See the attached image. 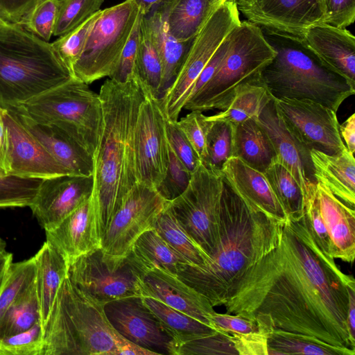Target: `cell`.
I'll list each match as a JSON object with an SVG mask.
<instances>
[{"label": "cell", "instance_id": "cell-59", "mask_svg": "<svg viewBox=\"0 0 355 355\" xmlns=\"http://www.w3.org/2000/svg\"><path fill=\"white\" fill-rule=\"evenodd\" d=\"M341 138L345 146L352 153L355 152V114L353 113L346 121L339 125Z\"/></svg>", "mask_w": 355, "mask_h": 355}, {"label": "cell", "instance_id": "cell-64", "mask_svg": "<svg viewBox=\"0 0 355 355\" xmlns=\"http://www.w3.org/2000/svg\"><path fill=\"white\" fill-rule=\"evenodd\" d=\"M6 22L1 17H0V23Z\"/></svg>", "mask_w": 355, "mask_h": 355}, {"label": "cell", "instance_id": "cell-8", "mask_svg": "<svg viewBox=\"0 0 355 355\" xmlns=\"http://www.w3.org/2000/svg\"><path fill=\"white\" fill-rule=\"evenodd\" d=\"M36 121L58 123L92 157L102 124L98 94L75 78L16 106Z\"/></svg>", "mask_w": 355, "mask_h": 355}, {"label": "cell", "instance_id": "cell-52", "mask_svg": "<svg viewBox=\"0 0 355 355\" xmlns=\"http://www.w3.org/2000/svg\"><path fill=\"white\" fill-rule=\"evenodd\" d=\"M143 15L140 11L132 31L122 51L116 69L109 78L118 82H125L134 77L139 42L140 25Z\"/></svg>", "mask_w": 355, "mask_h": 355}, {"label": "cell", "instance_id": "cell-54", "mask_svg": "<svg viewBox=\"0 0 355 355\" xmlns=\"http://www.w3.org/2000/svg\"><path fill=\"white\" fill-rule=\"evenodd\" d=\"M326 23L347 28L354 22L355 0H323Z\"/></svg>", "mask_w": 355, "mask_h": 355}, {"label": "cell", "instance_id": "cell-37", "mask_svg": "<svg viewBox=\"0 0 355 355\" xmlns=\"http://www.w3.org/2000/svg\"><path fill=\"white\" fill-rule=\"evenodd\" d=\"M288 220L297 221L304 216V198L301 188L291 173L275 161L263 172Z\"/></svg>", "mask_w": 355, "mask_h": 355}, {"label": "cell", "instance_id": "cell-58", "mask_svg": "<svg viewBox=\"0 0 355 355\" xmlns=\"http://www.w3.org/2000/svg\"><path fill=\"white\" fill-rule=\"evenodd\" d=\"M4 108L0 105V178L9 175L8 170V137L3 120Z\"/></svg>", "mask_w": 355, "mask_h": 355}, {"label": "cell", "instance_id": "cell-1", "mask_svg": "<svg viewBox=\"0 0 355 355\" xmlns=\"http://www.w3.org/2000/svg\"><path fill=\"white\" fill-rule=\"evenodd\" d=\"M352 277L322 253L302 217L282 225L278 244L230 287L223 305L268 333H302L355 350L346 324Z\"/></svg>", "mask_w": 355, "mask_h": 355}, {"label": "cell", "instance_id": "cell-32", "mask_svg": "<svg viewBox=\"0 0 355 355\" xmlns=\"http://www.w3.org/2000/svg\"><path fill=\"white\" fill-rule=\"evenodd\" d=\"M141 297L144 305L159 322L162 329L172 339L174 348L180 344L217 331L212 327L158 300L148 297Z\"/></svg>", "mask_w": 355, "mask_h": 355}, {"label": "cell", "instance_id": "cell-13", "mask_svg": "<svg viewBox=\"0 0 355 355\" xmlns=\"http://www.w3.org/2000/svg\"><path fill=\"white\" fill-rule=\"evenodd\" d=\"M140 275L139 268L129 256L119 263H113L104 259L101 248L76 259L67 272L73 285L103 304L141 297Z\"/></svg>", "mask_w": 355, "mask_h": 355}, {"label": "cell", "instance_id": "cell-33", "mask_svg": "<svg viewBox=\"0 0 355 355\" xmlns=\"http://www.w3.org/2000/svg\"><path fill=\"white\" fill-rule=\"evenodd\" d=\"M272 98L259 78L238 87L224 110L207 117L211 121H223L236 126L249 119H257Z\"/></svg>", "mask_w": 355, "mask_h": 355}, {"label": "cell", "instance_id": "cell-14", "mask_svg": "<svg viewBox=\"0 0 355 355\" xmlns=\"http://www.w3.org/2000/svg\"><path fill=\"white\" fill-rule=\"evenodd\" d=\"M140 86L144 99L134 132L135 174L137 182L157 189L165 178L168 165L166 116L159 98L147 87Z\"/></svg>", "mask_w": 355, "mask_h": 355}, {"label": "cell", "instance_id": "cell-11", "mask_svg": "<svg viewBox=\"0 0 355 355\" xmlns=\"http://www.w3.org/2000/svg\"><path fill=\"white\" fill-rule=\"evenodd\" d=\"M223 187L222 172L200 163L184 191L168 203L181 226L209 257L219 241Z\"/></svg>", "mask_w": 355, "mask_h": 355}, {"label": "cell", "instance_id": "cell-23", "mask_svg": "<svg viewBox=\"0 0 355 355\" xmlns=\"http://www.w3.org/2000/svg\"><path fill=\"white\" fill-rule=\"evenodd\" d=\"M45 233L46 241L57 249L68 266L80 257L101 248V237L91 196Z\"/></svg>", "mask_w": 355, "mask_h": 355}, {"label": "cell", "instance_id": "cell-35", "mask_svg": "<svg viewBox=\"0 0 355 355\" xmlns=\"http://www.w3.org/2000/svg\"><path fill=\"white\" fill-rule=\"evenodd\" d=\"M268 355H354L355 350L336 347L302 334L272 329L268 335Z\"/></svg>", "mask_w": 355, "mask_h": 355}, {"label": "cell", "instance_id": "cell-10", "mask_svg": "<svg viewBox=\"0 0 355 355\" xmlns=\"http://www.w3.org/2000/svg\"><path fill=\"white\" fill-rule=\"evenodd\" d=\"M240 23L234 2L222 3L209 15L192 40L175 79L159 98L168 119L178 121L200 73L222 42Z\"/></svg>", "mask_w": 355, "mask_h": 355}, {"label": "cell", "instance_id": "cell-21", "mask_svg": "<svg viewBox=\"0 0 355 355\" xmlns=\"http://www.w3.org/2000/svg\"><path fill=\"white\" fill-rule=\"evenodd\" d=\"M140 272L141 297L158 300L211 327L209 318L215 311L214 307L177 275L158 268Z\"/></svg>", "mask_w": 355, "mask_h": 355}, {"label": "cell", "instance_id": "cell-26", "mask_svg": "<svg viewBox=\"0 0 355 355\" xmlns=\"http://www.w3.org/2000/svg\"><path fill=\"white\" fill-rule=\"evenodd\" d=\"M316 196L331 242L334 259L353 263L355 257V210L324 184L316 183Z\"/></svg>", "mask_w": 355, "mask_h": 355}, {"label": "cell", "instance_id": "cell-38", "mask_svg": "<svg viewBox=\"0 0 355 355\" xmlns=\"http://www.w3.org/2000/svg\"><path fill=\"white\" fill-rule=\"evenodd\" d=\"M134 76L156 96H162V66L143 15Z\"/></svg>", "mask_w": 355, "mask_h": 355}, {"label": "cell", "instance_id": "cell-18", "mask_svg": "<svg viewBox=\"0 0 355 355\" xmlns=\"http://www.w3.org/2000/svg\"><path fill=\"white\" fill-rule=\"evenodd\" d=\"M104 309L112 327L123 338L157 355H173L172 339L162 329L141 297L110 302Z\"/></svg>", "mask_w": 355, "mask_h": 355}, {"label": "cell", "instance_id": "cell-36", "mask_svg": "<svg viewBox=\"0 0 355 355\" xmlns=\"http://www.w3.org/2000/svg\"><path fill=\"white\" fill-rule=\"evenodd\" d=\"M153 229L189 264L202 265L210 259L181 226L168 205L159 215Z\"/></svg>", "mask_w": 355, "mask_h": 355}, {"label": "cell", "instance_id": "cell-24", "mask_svg": "<svg viewBox=\"0 0 355 355\" xmlns=\"http://www.w3.org/2000/svg\"><path fill=\"white\" fill-rule=\"evenodd\" d=\"M301 38L324 66L355 86V37L349 31L319 23L307 28Z\"/></svg>", "mask_w": 355, "mask_h": 355}, {"label": "cell", "instance_id": "cell-47", "mask_svg": "<svg viewBox=\"0 0 355 355\" xmlns=\"http://www.w3.org/2000/svg\"><path fill=\"white\" fill-rule=\"evenodd\" d=\"M197 153L201 163L205 164L207 159V136L211 125L207 116L198 110H192L177 121Z\"/></svg>", "mask_w": 355, "mask_h": 355}, {"label": "cell", "instance_id": "cell-19", "mask_svg": "<svg viewBox=\"0 0 355 355\" xmlns=\"http://www.w3.org/2000/svg\"><path fill=\"white\" fill-rule=\"evenodd\" d=\"M3 116L8 137V175L36 179L70 175L9 110L4 108Z\"/></svg>", "mask_w": 355, "mask_h": 355}, {"label": "cell", "instance_id": "cell-20", "mask_svg": "<svg viewBox=\"0 0 355 355\" xmlns=\"http://www.w3.org/2000/svg\"><path fill=\"white\" fill-rule=\"evenodd\" d=\"M256 121L268 136L276 154L277 162L293 176L304 198L317 183L311 150L290 134L277 111L273 97L263 108Z\"/></svg>", "mask_w": 355, "mask_h": 355}, {"label": "cell", "instance_id": "cell-12", "mask_svg": "<svg viewBox=\"0 0 355 355\" xmlns=\"http://www.w3.org/2000/svg\"><path fill=\"white\" fill-rule=\"evenodd\" d=\"M168 203L155 188L137 182L103 235L101 250L104 259L116 264L122 261L136 240L146 231L153 229Z\"/></svg>", "mask_w": 355, "mask_h": 355}, {"label": "cell", "instance_id": "cell-3", "mask_svg": "<svg viewBox=\"0 0 355 355\" xmlns=\"http://www.w3.org/2000/svg\"><path fill=\"white\" fill-rule=\"evenodd\" d=\"M99 97L102 124L93 155L94 187L91 196L101 239L112 216L137 182L134 132L144 93L136 76L125 82L108 78Z\"/></svg>", "mask_w": 355, "mask_h": 355}, {"label": "cell", "instance_id": "cell-45", "mask_svg": "<svg viewBox=\"0 0 355 355\" xmlns=\"http://www.w3.org/2000/svg\"><path fill=\"white\" fill-rule=\"evenodd\" d=\"M238 354L232 334L222 331L176 345L173 355Z\"/></svg>", "mask_w": 355, "mask_h": 355}, {"label": "cell", "instance_id": "cell-41", "mask_svg": "<svg viewBox=\"0 0 355 355\" xmlns=\"http://www.w3.org/2000/svg\"><path fill=\"white\" fill-rule=\"evenodd\" d=\"M34 257L12 262L0 288V320L12 302L35 280Z\"/></svg>", "mask_w": 355, "mask_h": 355}, {"label": "cell", "instance_id": "cell-53", "mask_svg": "<svg viewBox=\"0 0 355 355\" xmlns=\"http://www.w3.org/2000/svg\"><path fill=\"white\" fill-rule=\"evenodd\" d=\"M268 334L259 328L256 331L232 334V339L239 355H268Z\"/></svg>", "mask_w": 355, "mask_h": 355}, {"label": "cell", "instance_id": "cell-63", "mask_svg": "<svg viewBox=\"0 0 355 355\" xmlns=\"http://www.w3.org/2000/svg\"><path fill=\"white\" fill-rule=\"evenodd\" d=\"M212 1H218V2H220V1H230V2L236 3L239 0H212Z\"/></svg>", "mask_w": 355, "mask_h": 355}, {"label": "cell", "instance_id": "cell-30", "mask_svg": "<svg viewBox=\"0 0 355 355\" xmlns=\"http://www.w3.org/2000/svg\"><path fill=\"white\" fill-rule=\"evenodd\" d=\"M144 17L162 66L163 94L177 76L192 41L180 42L175 39L157 8Z\"/></svg>", "mask_w": 355, "mask_h": 355}, {"label": "cell", "instance_id": "cell-44", "mask_svg": "<svg viewBox=\"0 0 355 355\" xmlns=\"http://www.w3.org/2000/svg\"><path fill=\"white\" fill-rule=\"evenodd\" d=\"M101 12L102 10H98L78 26L51 43L60 58L71 72L74 64L83 52L90 31Z\"/></svg>", "mask_w": 355, "mask_h": 355}, {"label": "cell", "instance_id": "cell-56", "mask_svg": "<svg viewBox=\"0 0 355 355\" xmlns=\"http://www.w3.org/2000/svg\"><path fill=\"white\" fill-rule=\"evenodd\" d=\"M45 0H0V17L8 23L23 26L28 15Z\"/></svg>", "mask_w": 355, "mask_h": 355}, {"label": "cell", "instance_id": "cell-5", "mask_svg": "<svg viewBox=\"0 0 355 355\" xmlns=\"http://www.w3.org/2000/svg\"><path fill=\"white\" fill-rule=\"evenodd\" d=\"M74 78L52 44L21 25L0 23V105L19 106Z\"/></svg>", "mask_w": 355, "mask_h": 355}, {"label": "cell", "instance_id": "cell-7", "mask_svg": "<svg viewBox=\"0 0 355 355\" xmlns=\"http://www.w3.org/2000/svg\"><path fill=\"white\" fill-rule=\"evenodd\" d=\"M276 51L261 28L248 20L230 33L228 49L210 80L185 103L184 109L202 112L224 110L236 89L260 78L261 70L275 57Z\"/></svg>", "mask_w": 355, "mask_h": 355}, {"label": "cell", "instance_id": "cell-51", "mask_svg": "<svg viewBox=\"0 0 355 355\" xmlns=\"http://www.w3.org/2000/svg\"><path fill=\"white\" fill-rule=\"evenodd\" d=\"M177 121H171L166 116L165 126L168 143L181 162L192 173L201 162L191 143L178 125Z\"/></svg>", "mask_w": 355, "mask_h": 355}, {"label": "cell", "instance_id": "cell-4", "mask_svg": "<svg viewBox=\"0 0 355 355\" xmlns=\"http://www.w3.org/2000/svg\"><path fill=\"white\" fill-rule=\"evenodd\" d=\"M261 28L276 51L274 59L260 73L274 98L311 100L337 112L355 94V86L324 66L301 37Z\"/></svg>", "mask_w": 355, "mask_h": 355}, {"label": "cell", "instance_id": "cell-22", "mask_svg": "<svg viewBox=\"0 0 355 355\" xmlns=\"http://www.w3.org/2000/svg\"><path fill=\"white\" fill-rule=\"evenodd\" d=\"M35 137L49 154L70 175L90 176L94 161L89 154L65 129L57 123L36 121L17 107L6 108Z\"/></svg>", "mask_w": 355, "mask_h": 355}, {"label": "cell", "instance_id": "cell-39", "mask_svg": "<svg viewBox=\"0 0 355 355\" xmlns=\"http://www.w3.org/2000/svg\"><path fill=\"white\" fill-rule=\"evenodd\" d=\"M38 322H41L40 309L34 282L12 302L1 318L0 340L26 331Z\"/></svg>", "mask_w": 355, "mask_h": 355}, {"label": "cell", "instance_id": "cell-49", "mask_svg": "<svg viewBox=\"0 0 355 355\" xmlns=\"http://www.w3.org/2000/svg\"><path fill=\"white\" fill-rule=\"evenodd\" d=\"M61 0H45L28 15L24 25L28 31L49 42L53 34Z\"/></svg>", "mask_w": 355, "mask_h": 355}, {"label": "cell", "instance_id": "cell-17", "mask_svg": "<svg viewBox=\"0 0 355 355\" xmlns=\"http://www.w3.org/2000/svg\"><path fill=\"white\" fill-rule=\"evenodd\" d=\"M93 187V175L44 178L29 207L42 228L49 230L89 199Z\"/></svg>", "mask_w": 355, "mask_h": 355}, {"label": "cell", "instance_id": "cell-61", "mask_svg": "<svg viewBox=\"0 0 355 355\" xmlns=\"http://www.w3.org/2000/svg\"><path fill=\"white\" fill-rule=\"evenodd\" d=\"M138 5L141 12L146 15L167 0H134Z\"/></svg>", "mask_w": 355, "mask_h": 355}, {"label": "cell", "instance_id": "cell-60", "mask_svg": "<svg viewBox=\"0 0 355 355\" xmlns=\"http://www.w3.org/2000/svg\"><path fill=\"white\" fill-rule=\"evenodd\" d=\"M12 254L8 252L0 256V288L12 263Z\"/></svg>", "mask_w": 355, "mask_h": 355}, {"label": "cell", "instance_id": "cell-28", "mask_svg": "<svg viewBox=\"0 0 355 355\" xmlns=\"http://www.w3.org/2000/svg\"><path fill=\"white\" fill-rule=\"evenodd\" d=\"M33 257L36 267L35 287L44 329L60 287L67 276L69 266L62 255L47 241L42 244Z\"/></svg>", "mask_w": 355, "mask_h": 355}, {"label": "cell", "instance_id": "cell-34", "mask_svg": "<svg viewBox=\"0 0 355 355\" xmlns=\"http://www.w3.org/2000/svg\"><path fill=\"white\" fill-rule=\"evenodd\" d=\"M128 256L140 271L158 268L176 275L180 264L188 263L154 229L146 231L136 240Z\"/></svg>", "mask_w": 355, "mask_h": 355}, {"label": "cell", "instance_id": "cell-6", "mask_svg": "<svg viewBox=\"0 0 355 355\" xmlns=\"http://www.w3.org/2000/svg\"><path fill=\"white\" fill-rule=\"evenodd\" d=\"M104 306L67 276L43 329L44 355H118L127 339L112 327Z\"/></svg>", "mask_w": 355, "mask_h": 355}, {"label": "cell", "instance_id": "cell-40", "mask_svg": "<svg viewBox=\"0 0 355 355\" xmlns=\"http://www.w3.org/2000/svg\"><path fill=\"white\" fill-rule=\"evenodd\" d=\"M211 121L207 136V159L204 165L221 171L227 160L234 157V126L223 121Z\"/></svg>", "mask_w": 355, "mask_h": 355}, {"label": "cell", "instance_id": "cell-46", "mask_svg": "<svg viewBox=\"0 0 355 355\" xmlns=\"http://www.w3.org/2000/svg\"><path fill=\"white\" fill-rule=\"evenodd\" d=\"M44 330L40 322L30 329L0 340V355H44Z\"/></svg>", "mask_w": 355, "mask_h": 355}, {"label": "cell", "instance_id": "cell-9", "mask_svg": "<svg viewBox=\"0 0 355 355\" xmlns=\"http://www.w3.org/2000/svg\"><path fill=\"white\" fill-rule=\"evenodd\" d=\"M140 9L134 0L102 10L72 68L75 78L90 84L110 77L137 20Z\"/></svg>", "mask_w": 355, "mask_h": 355}, {"label": "cell", "instance_id": "cell-2", "mask_svg": "<svg viewBox=\"0 0 355 355\" xmlns=\"http://www.w3.org/2000/svg\"><path fill=\"white\" fill-rule=\"evenodd\" d=\"M284 223L249 207L223 178L216 251L204 264H180L176 275L213 307L223 305L230 287L278 244Z\"/></svg>", "mask_w": 355, "mask_h": 355}, {"label": "cell", "instance_id": "cell-55", "mask_svg": "<svg viewBox=\"0 0 355 355\" xmlns=\"http://www.w3.org/2000/svg\"><path fill=\"white\" fill-rule=\"evenodd\" d=\"M211 325L217 331L232 334H245L259 330L255 321L239 315L214 311L209 318Z\"/></svg>", "mask_w": 355, "mask_h": 355}, {"label": "cell", "instance_id": "cell-50", "mask_svg": "<svg viewBox=\"0 0 355 355\" xmlns=\"http://www.w3.org/2000/svg\"><path fill=\"white\" fill-rule=\"evenodd\" d=\"M303 217L320 250L327 257L333 258L331 255L329 236L319 208L316 184L309 190L304 198Z\"/></svg>", "mask_w": 355, "mask_h": 355}, {"label": "cell", "instance_id": "cell-29", "mask_svg": "<svg viewBox=\"0 0 355 355\" xmlns=\"http://www.w3.org/2000/svg\"><path fill=\"white\" fill-rule=\"evenodd\" d=\"M223 2L212 0H167L157 8L170 33L180 42L192 41L209 15Z\"/></svg>", "mask_w": 355, "mask_h": 355}, {"label": "cell", "instance_id": "cell-27", "mask_svg": "<svg viewBox=\"0 0 355 355\" xmlns=\"http://www.w3.org/2000/svg\"><path fill=\"white\" fill-rule=\"evenodd\" d=\"M313 173L317 182L349 207H355V158L345 147L336 155H327L312 149L310 151Z\"/></svg>", "mask_w": 355, "mask_h": 355}, {"label": "cell", "instance_id": "cell-48", "mask_svg": "<svg viewBox=\"0 0 355 355\" xmlns=\"http://www.w3.org/2000/svg\"><path fill=\"white\" fill-rule=\"evenodd\" d=\"M168 155L167 171L157 190L163 198L171 201L184 191L189 183L191 172L181 162L169 145Z\"/></svg>", "mask_w": 355, "mask_h": 355}, {"label": "cell", "instance_id": "cell-15", "mask_svg": "<svg viewBox=\"0 0 355 355\" xmlns=\"http://www.w3.org/2000/svg\"><path fill=\"white\" fill-rule=\"evenodd\" d=\"M274 100L290 134L309 150L315 149L333 155L346 147L340 134L336 112L311 100Z\"/></svg>", "mask_w": 355, "mask_h": 355}, {"label": "cell", "instance_id": "cell-43", "mask_svg": "<svg viewBox=\"0 0 355 355\" xmlns=\"http://www.w3.org/2000/svg\"><path fill=\"white\" fill-rule=\"evenodd\" d=\"M104 0H61L53 35H66L100 10Z\"/></svg>", "mask_w": 355, "mask_h": 355}, {"label": "cell", "instance_id": "cell-31", "mask_svg": "<svg viewBox=\"0 0 355 355\" xmlns=\"http://www.w3.org/2000/svg\"><path fill=\"white\" fill-rule=\"evenodd\" d=\"M234 157L262 173L277 161L273 146L256 119H249L234 126Z\"/></svg>", "mask_w": 355, "mask_h": 355}, {"label": "cell", "instance_id": "cell-57", "mask_svg": "<svg viewBox=\"0 0 355 355\" xmlns=\"http://www.w3.org/2000/svg\"><path fill=\"white\" fill-rule=\"evenodd\" d=\"M348 302L346 324L352 347L355 349V281L352 277L346 285Z\"/></svg>", "mask_w": 355, "mask_h": 355}, {"label": "cell", "instance_id": "cell-62", "mask_svg": "<svg viewBox=\"0 0 355 355\" xmlns=\"http://www.w3.org/2000/svg\"><path fill=\"white\" fill-rule=\"evenodd\" d=\"M6 252V243L0 237V256Z\"/></svg>", "mask_w": 355, "mask_h": 355}, {"label": "cell", "instance_id": "cell-42", "mask_svg": "<svg viewBox=\"0 0 355 355\" xmlns=\"http://www.w3.org/2000/svg\"><path fill=\"white\" fill-rule=\"evenodd\" d=\"M42 180L10 175L0 178V208L30 207Z\"/></svg>", "mask_w": 355, "mask_h": 355}, {"label": "cell", "instance_id": "cell-16", "mask_svg": "<svg viewBox=\"0 0 355 355\" xmlns=\"http://www.w3.org/2000/svg\"><path fill=\"white\" fill-rule=\"evenodd\" d=\"M236 4L248 21L300 37L325 18L323 0H239Z\"/></svg>", "mask_w": 355, "mask_h": 355}, {"label": "cell", "instance_id": "cell-25", "mask_svg": "<svg viewBox=\"0 0 355 355\" xmlns=\"http://www.w3.org/2000/svg\"><path fill=\"white\" fill-rule=\"evenodd\" d=\"M221 172L226 182L249 207L281 223L288 221L263 173L237 157L227 159Z\"/></svg>", "mask_w": 355, "mask_h": 355}]
</instances>
